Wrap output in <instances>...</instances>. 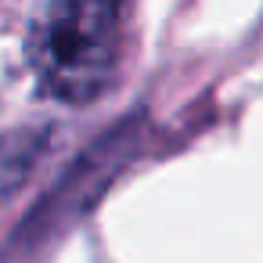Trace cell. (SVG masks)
<instances>
[{
	"mask_svg": "<svg viewBox=\"0 0 263 263\" xmlns=\"http://www.w3.org/2000/svg\"><path fill=\"white\" fill-rule=\"evenodd\" d=\"M40 148H44V144L33 141L29 134H18V137H11V141L0 144V198L11 195V191L29 177V170H33Z\"/></svg>",
	"mask_w": 263,
	"mask_h": 263,
	"instance_id": "cell-2",
	"label": "cell"
},
{
	"mask_svg": "<svg viewBox=\"0 0 263 263\" xmlns=\"http://www.w3.org/2000/svg\"><path fill=\"white\" fill-rule=\"evenodd\" d=\"M123 54V0H44L33 33V72L65 105L105 94Z\"/></svg>",
	"mask_w": 263,
	"mask_h": 263,
	"instance_id": "cell-1",
	"label": "cell"
}]
</instances>
